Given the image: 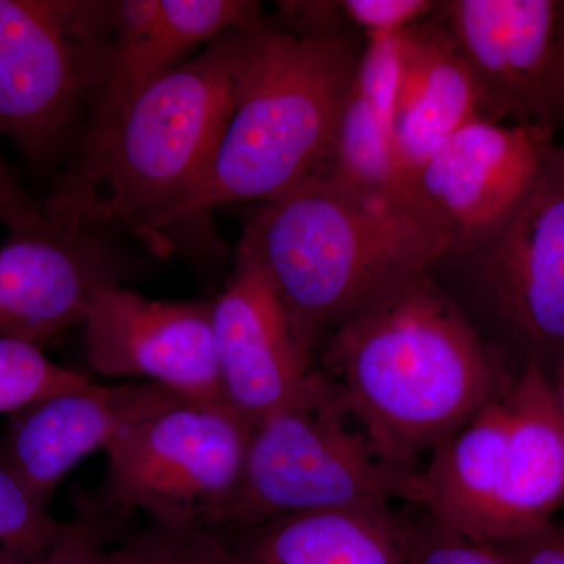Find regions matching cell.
<instances>
[{
  "instance_id": "obj_1",
  "label": "cell",
  "mask_w": 564,
  "mask_h": 564,
  "mask_svg": "<svg viewBox=\"0 0 564 564\" xmlns=\"http://www.w3.org/2000/svg\"><path fill=\"white\" fill-rule=\"evenodd\" d=\"M318 352L322 372L378 454L411 473L519 370L433 272L340 323Z\"/></svg>"
},
{
  "instance_id": "obj_11",
  "label": "cell",
  "mask_w": 564,
  "mask_h": 564,
  "mask_svg": "<svg viewBox=\"0 0 564 564\" xmlns=\"http://www.w3.org/2000/svg\"><path fill=\"white\" fill-rule=\"evenodd\" d=\"M124 272L106 236L62 231L33 207L0 245V340L41 348L84 325L96 293Z\"/></svg>"
},
{
  "instance_id": "obj_20",
  "label": "cell",
  "mask_w": 564,
  "mask_h": 564,
  "mask_svg": "<svg viewBox=\"0 0 564 564\" xmlns=\"http://www.w3.org/2000/svg\"><path fill=\"white\" fill-rule=\"evenodd\" d=\"M109 564H242L225 534L206 527L150 522L122 536L109 551Z\"/></svg>"
},
{
  "instance_id": "obj_3",
  "label": "cell",
  "mask_w": 564,
  "mask_h": 564,
  "mask_svg": "<svg viewBox=\"0 0 564 564\" xmlns=\"http://www.w3.org/2000/svg\"><path fill=\"white\" fill-rule=\"evenodd\" d=\"M452 245L451 231L421 204L313 182L261 203L237 251L265 274L314 362L340 323L432 273Z\"/></svg>"
},
{
  "instance_id": "obj_29",
  "label": "cell",
  "mask_w": 564,
  "mask_h": 564,
  "mask_svg": "<svg viewBox=\"0 0 564 564\" xmlns=\"http://www.w3.org/2000/svg\"><path fill=\"white\" fill-rule=\"evenodd\" d=\"M0 564H21V563L18 562V560L14 558V556L7 554L6 551H2V549H0Z\"/></svg>"
},
{
  "instance_id": "obj_15",
  "label": "cell",
  "mask_w": 564,
  "mask_h": 564,
  "mask_svg": "<svg viewBox=\"0 0 564 564\" xmlns=\"http://www.w3.org/2000/svg\"><path fill=\"white\" fill-rule=\"evenodd\" d=\"M261 22V3L248 0L113 2L109 55L91 98L87 131L117 117L193 47Z\"/></svg>"
},
{
  "instance_id": "obj_25",
  "label": "cell",
  "mask_w": 564,
  "mask_h": 564,
  "mask_svg": "<svg viewBox=\"0 0 564 564\" xmlns=\"http://www.w3.org/2000/svg\"><path fill=\"white\" fill-rule=\"evenodd\" d=\"M441 2L432 0H339L340 29H359L369 36L399 35L419 21L432 17Z\"/></svg>"
},
{
  "instance_id": "obj_24",
  "label": "cell",
  "mask_w": 564,
  "mask_h": 564,
  "mask_svg": "<svg viewBox=\"0 0 564 564\" xmlns=\"http://www.w3.org/2000/svg\"><path fill=\"white\" fill-rule=\"evenodd\" d=\"M410 564H507L492 545L459 536L426 511L410 514Z\"/></svg>"
},
{
  "instance_id": "obj_17",
  "label": "cell",
  "mask_w": 564,
  "mask_h": 564,
  "mask_svg": "<svg viewBox=\"0 0 564 564\" xmlns=\"http://www.w3.org/2000/svg\"><path fill=\"white\" fill-rule=\"evenodd\" d=\"M221 533L242 564H410V514L392 503L276 516Z\"/></svg>"
},
{
  "instance_id": "obj_19",
  "label": "cell",
  "mask_w": 564,
  "mask_h": 564,
  "mask_svg": "<svg viewBox=\"0 0 564 564\" xmlns=\"http://www.w3.org/2000/svg\"><path fill=\"white\" fill-rule=\"evenodd\" d=\"M362 195L421 204L393 143V113L352 80L318 181ZM429 210V209H426Z\"/></svg>"
},
{
  "instance_id": "obj_23",
  "label": "cell",
  "mask_w": 564,
  "mask_h": 564,
  "mask_svg": "<svg viewBox=\"0 0 564 564\" xmlns=\"http://www.w3.org/2000/svg\"><path fill=\"white\" fill-rule=\"evenodd\" d=\"M126 519L98 500L82 499L58 543L32 564H109V551Z\"/></svg>"
},
{
  "instance_id": "obj_28",
  "label": "cell",
  "mask_w": 564,
  "mask_h": 564,
  "mask_svg": "<svg viewBox=\"0 0 564 564\" xmlns=\"http://www.w3.org/2000/svg\"><path fill=\"white\" fill-rule=\"evenodd\" d=\"M552 386H554L556 403H558L560 414L564 422V359L555 367L551 373Z\"/></svg>"
},
{
  "instance_id": "obj_16",
  "label": "cell",
  "mask_w": 564,
  "mask_h": 564,
  "mask_svg": "<svg viewBox=\"0 0 564 564\" xmlns=\"http://www.w3.org/2000/svg\"><path fill=\"white\" fill-rule=\"evenodd\" d=\"M402 79L393 113V143L404 174L414 173L469 122L484 120L473 70L436 13L400 33Z\"/></svg>"
},
{
  "instance_id": "obj_5",
  "label": "cell",
  "mask_w": 564,
  "mask_h": 564,
  "mask_svg": "<svg viewBox=\"0 0 564 564\" xmlns=\"http://www.w3.org/2000/svg\"><path fill=\"white\" fill-rule=\"evenodd\" d=\"M417 502V470L386 462L321 369L252 432L242 484L220 532L362 503Z\"/></svg>"
},
{
  "instance_id": "obj_12",
  "label": "cell",
  "mask_w": 564,
  "mask_h": 564,
  "mask_svg": "<svg viewBox=\"0 0 564 564\" xmlns=\"http://www.w3.org/2000/svg\"><path fill=\"white\" fill-rule=\"evenodd\" d=\"M554 135L529 124L469 122L414 173L413 188L454 237L469 242L499 225L540 176Z\"/></svg>"
},
{
  "instance_id": "obj_10",
  "label": "cell",
  "mask_w": 564,
  "mask_h": 564,
  "mask_svg": "<svg viewBox=\"0 0 564 564\" xmlns=\"http://www.w3.org/2000/svg\"><path fill=\"white\" fill-rule=\"evenodd\" d=\"M82 326L96 372L147 378L187 403H226L212 302H166L109 285Z\"/></svg>"
},
{
  "instance_id": "obj_13",
  "label": "cell",
  "mask_w": 564,
  "mask_h": 564,
  "mask_svg": "<svg viewBox=\"0 0 564 564\" xmlns=\"http://www.w3.org/2000/svg\"><path fill=\"white\" fill-rule=\"evenodd\" d=\"M184 402L150 383L102 386L55 393L17 413L0 441V463L17 475L36 502L50 508L66 474L85 456L113 443L148 415Z\"/></svg>"
},
{
  "instance_id": "obj_18",
  "label": "cell",
  "mask_w": 564,
  "mask_h": 564,
  "mask_svg": "<svg viewBox=\"0 0 564 564\" xmlns=\"http://www.w3.org/2000/svg\"><path fill=\"white\" fill-rule=\"evenodd\" d=\"M507 402L511 470L489 545L551 524L564 505V422L551 373L525 362L508 386Z\"/></svg>"
},
{
  "instance_id": "obj_22",
  "label": "cell",
  "mask_w": 564,
  "mask_h": 564,
  "mask_svg": "<svg viewBox=\"0 0 564 564\" xmlns=\"http://www.w3.org/2000/svg\"><path fill=\"white\" fill-rule=\"evenodd\" d=\"M68 522L52 518L9 467L0 463V549L32 564L61 540Z\"/></svg>"
},
{
  "instance_id": "obj_26",
  "label": "cell",
  "mask_w": 564,
  "mask_h": 564,
  "mask_svg": "<svg viewBox=\"0 0 564 564\" xmlns=\"http://www.w3.org/2000/svg\"><path fill=\"white\" fill-rule=\"evenodd\" d=\"M492 547L507 564H564V532L554 522Z\"/></svg>"
},
{
  "instance_id": "obj_14",
  "label": "cell",
  "mask_w": 564,
  "mask_h": 564,
  "mask_svg": "<svg viewBox=\"0 0 564 564\" xmlns=\"http://www.w3.org/2000/svg\"><path fill=\"white\" fill-rule=\"evenodd\" d=\"M212 304L225 402L254 432L295 399L314 362L296 343L272 284L242 252H236L231 280Z\"/></svg>"
},
{
  "instance_id": "obj_7",
  "label": "cell",
  "mask_w": 564,
  "mask_h": 564,
  "mask_svg": "<svg viewBox=\"0 0 564 564\" xmlns=\"http://www.w3.org/2000/svg\"><path fill=\"white\" fill-rule=\"evenodd\" d=\"M252 429L226 403L181 402L148 415L106 447L98 499L121 518L223 530L242 484Z\"/></svg>"
},
{
  "instance_id": "obj_6",
  "label": "cell",
  "mask_w": 564,
  "mask_h": 564,
  "mask_svg": "<svg viewBox=\"0 0 564 564\" xmlns=\"http://www.w3.org/2000/svg\"><path fill=\"white\" fill-rule=\"evenodd\" d=\"M434 269H452L462 310L516 369L564 359V150L552 148L522 202L492 229L455 245Z\"/></svg>"
},
{
  "instance_id": "obj_4",
  "label": "cell",
  "mask_w": 564,
  "mask_h": 564,
  "mask_svg": "<svg viewBox=\"0 0 564 564\" xmlns=\"http://www.w3.org/2000/svg\"><path fill=\"white\" fill-rule=\"evenodd\" d=\"M362 50L350 33L250 29L231 113L176 225L223 204L276 202L318 181Z\"/></svg>"
},
{
  "instance_id": "obj_27",
  "label": "cell",
  "mask_w": 564,
  "mask_h": 564,
  "mask_svg": "<svg viewBox=\"0 0 564 564\" xmlns=\"http://www.w3.org/2000/svg\"><path fill=\"white\" fill-rule=\"evenodd\" d=\"M33 204L25 198L18 187L6 163L0 159V223L7 228L20 220L33 209Z\"/></svg>"
},
{
  "instance_id": "obj_8",
  "label": "cell",
  "mask_w": 564,
  "mask_h": 564,
  "mask_svg": "<svg viewBox=\"0 0 564 564\" xmlns=\"http://www.w3.org/2000/svg\"><path fill=\"white\" fill-rule=\"evenodd\" d=\"M113 2L0 0V139L50 161L101 82Z\"/></svg>"
},
{
  "instance_id": "obj_2",
  "label": "cell",
  "mask_w": 564,
  "mask_h": 564,
  "mask_svg": "<svg viewBox=\"0 0 564 564\" xmlns=\"http://www.w3.org/2000/svg\"><path fill=\"white\" fill-rule=\"evenodd\" d=\"M248 31L212 41L87 131L79 158L40 207L44 218L70 234L131 232L166 252L165 231L202 182L231 113Z\"/></svg>"
},
{
  "instance_id": "obj_9",
  "label": "cell",
  "mask_w": 564,
  "mask_h": 564,
  "mask_svg": "<svg viewBox=\"0 0 564 564\" xmlns=\"http://www.w3.org/2000/svg\"><path fill=\"white\" fill-rule=\"evenodd\" d=\"M437 17L473 70L485 121L564 128V0H452Z\"/></svg>"
},
{
  "instance_id": "obj_30",
  "label": "cell",
  "mask_w": 564,
  "mask_h": 564,
  "mask_svg": "<svg viewBox=\"0 0 564 564\" xmlns=\"http://www.w3.org/2000/svg\"><path fill=\"white\" fill-rule=\"evenodd\" d=\"M562 147H563V150H564V143L562 144Z\"/></svg>"
},
{
  "instance_id": "obj_21",
  "label": "cell",
  "mask_w": 564,
  "mask_h": 564,
  "mask_svg": "<svg viewBox=\"0 0 564 564\" xmlns=\"http://www.w3.org/2000/svg\"><path fill=\"white\" fill-rule=\"evenodd\" d=\"M90 383L88 375L52 362L35 345L0 340V414Z\"/></svg>"
}]
</instances>
